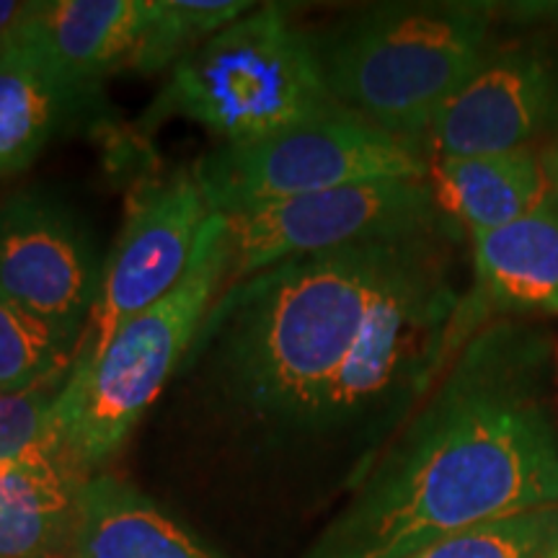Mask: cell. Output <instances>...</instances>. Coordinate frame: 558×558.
Wrapping results in <instances>:
<instances>
[{
    "label": "cell",
    "instance_id": "cell-1",
    "mask_svg": "<svg viewBox=\"0 0 558 558\" xmlns=\"http://www.w3.org/2000/svg\"><path fill=\"white\" fill-rule=\"evenodd\" d=\"M463 235L320 251L226 284L160 401L262 460L360 445L362 473L473 337L460 324Z\"/></svg>",
    "mask_w": 558,
    "mask_h": 558
},
{
    "label": "cell",
    "instance_id": "cell-2",
    "mask_svg": "<svg viewBox=\"0 0 558 558\" xmlns=\"http://www.w3.org/2000/svg\"><path fill=\"white\" fill-rule=\"evenodd\" d=\"M550 373L554 347L538 326H481L298 558H409L463 530L558 505Z\"/></svg>",
    "mask_w": 558,
    "mask_h": 558
},
{
    "label": "cell",
    "instance_id": "cell-3",
    "mask_svg": "<svg viewBox=\"0 0 558 558\" xmlns=\"http://www.w3.org/2000/svg\"><path fill=\"white\" fill-rule=\"evenodd\" d=\"M497 3L399 0L347 13L313 34L326 88L341 109L422 145L494 41Z\"/></svg>",
    "mask_w": 558,
    "mask_h": 558
},
{
    "label": "cell",
    "instance_id": "cell-4",
    "mask_svg": "<svg viewBox=\"0 0 558 558\" xmlns=\"http://www.w3.org/2000/svg\"><path fill=\"white\" fill-rule=\"evenodd\" d=\"M337 111L313 34L292 24L288 5L262 3L171 68L137 130L190 120L239 145Z\"/></svg>",
    "mask_w": 558,
    "mask_h": 558
},
{
    "label": "cell",
    "instance_id": "cell-5",
    "mask_svg": "<svg viewBox=\"0 0 558 558\" xmlns=\"http://www.w3.org/2000/svg\"><path fill=\"white\" fill-rule=\"evenodd\" d=\"M228 271L230 226L226 215L213 213L177 288L128 320L86 375L68 378L52 429L88 476L128 445L145 414L163 399L226 288Z\"/></svg>",
    "mask_w": 558,
    "mask_h": 558
},
{
    "label": "cell",
    "instance_id": "cell-6",
    "mask_svg": "<svg viewBox=\"0 0 558 558\" xmlns=\"http://www.w3.org/2000/svg\"><path fill=\"white\" fill-rule=\"evenodd\" d=\"M429 166L422 145L341 109L254 143H220L192 171L209 213L230 218L362 181L427 179Z\"/></svg>",
    "mask_w": 558,
    "mask_h": 558
},
{
    "label": "cell",
    "instance_id": "cell-7",
    "mask_svg": "<svg viewBox=\"0 0 558 558\" xmlns=\"http://www.w3.org/2000/svg\"><path fill=\"white\" fill-rule=\"evenodd\" d=\"M228 226L230 271L226 284L295 256L460 228L439 205L429 177L339 186L230 215Z\"/></svg>",
    "mask_w": 558,
    "mask_h": 558
},
{
    "label": "cell",
    "instance_id": "cell-8",
    "mask_svg": "<svg viewBox=\"0 0 558 558\" xmlns=\"http://www.w3.org/2000/svg\"><path fill=\"white\" fill-rule=\"evenodd\" d=\"M209 215L192 166L145 179L132 190L70 378L86 375L128 320L177 288Z\"/></svg>",
    "mask_w": 558,
    "mask_h": 558
},
{
    "label": "cell",
    "instance_id": "cell-9",
    "mask_svg": "<svg viewBox=\"0 0 558 558\" xmlns=\"http://www.w3.org/2000/svg\"><path fill=\"white\" fill-rule=\"evenodd\" d=\"M558 132V37L520 29L492 47L452 99L437 111L422 148L437 158L535 150Z\"/></svg>",
    "mask_w": 558,
    "mask_h": 558
},
{
    "label": "cell",
    "instance_id": "cell-10",
    "mask_svg": "<svg viewBox=\"0 0 558 558\" xmlns=\"http://www.w3.org/2000/svg\"><path fill=\"white\" fill-rule=\"evenodd\" d=\"M104 259L86 222L58 194L21 190L0 202V300L78 352Z\"/></svg>",
    "mask_w": 558,
    "mask_h": 558
},
{
    "label": "cell",
    "instance_id": "cell-11",
    "mask_svg": "<svg viewBox=\"0 0 558 558\" xmlns=\"http://www.w3.org/2000/svg\"><path fill=\"white\" fill-rule=\"evenodd\" d=\"M107 114L104 86L70 81L19 29L0 39V179L37 163L54 140L101 128Z\"/></svg>",
    "mask_w": 558,
    "mask_h": 558
},
{
    "label": "cell",
    "instance_id": "cell-12",
    "mask_svg": "<svg viewBox=\"0 0 558 558\" xmlns=\"http://www.w3.org/2000/svg\"><path fill=\"white\" fill-rule=\"evenodd\" d=\"M460 318L471 331L494 318L558 316V190L507 226L473 233Z\"/></svg>",
    "mask_w": 558,
    "mask_h": 558
},
{
    "label": "cell",
    "instance_id": "cell-13",
    "mask_svg": "<svg viewBox=\"0 0 558 558\" xmlns=\"http://www.w3.org/2000/svg\"><path fill=\"white\" fill-rule=\"evenodd\" d=\"M88 478L54 429L0 460V558H68Z\"/></svg>",
    "mask_w": 558,
    "mask_h": 558
},
{
    "label": "cell",
    "instance_id": "cell-14",
    "mask_svg": "<svg viewBox=\"0 0 558 558\" xmlns=\"http://www.w3.org/2000/svg\"><path fill=\"white\" fill-rule=\"evenodd\" d=\"M156 13L158 0H34L13 29L70 81L104 86L109 75L130 70Z\"/></svg>",
    "mask_w": 558,
    "mask_h": 558
},
{
    "label": "cell",
    "instance_id": "cell-15",
    "mask_svg": "<svg viewBox=\"0 0 558 558\" xmlns=\"http://www.w3.org/2000/svg\"><path fill=\"white\" fill-rule=\"evenodd\" d=\"M68 558H226L114 473L99 471L81 492Z\"/></svg>",
    "mask_w": 558,
    "mask_h": 558
},
{
    "label": "cell",
    "instance_id": "cell-16",
    "mask_svg": "<svg viewBox=\"0 0 558 558\" xmlns=\"http://www.w3.org/2000/svg\"><path fill=\"white\" fill-rule=\"evenodd\" d=\"M429 181L439 205L465 235L522 218L550 190L538 150L437 158L429 166Z\"/></svg>",
    "mask_w": 558,
    "mask_h": 558
},
{
    "label": "cell",
    "instance_id": "cell-17",
    "mask_svg": "<svg viewBox=\"0 0 558 558\" xmlns=\"http://www.w3.org/2000/svg\"><path fill=\"white\" fill-rule=\"evenodd\" d=\"M256 5L259 3L248 0H158L156 19L132 54L130 70L156 75L173 68L197 50L202 41L246 16Z\"/></svg>",
    "mask_w": 558,
    "mask_h": 558
},
{
    "label": "cell",
    "instance_id": "cell-18",
    "mask_svg": "<svg viewBox=\"0 0 558 558\" xmlns=\"http://www.w3.org/2000/svg\"><path fill=\"white\" fill-rule=\"evenodd\" d=\"M556 548L558 505H550L463 530L409 558H550Z\"/></svg>",
    "mask_w": 558,
    "mask_h": 558
},
{
    "label": "cell",
    "instance_id": "cell-19",
    "mask_svg": "<svg viewBox=\"0 0 558 558\" xmlns=\"http://www.w3.org/2000/svg\"><path fill=\"white\" fill-rule=\"evenodd\" d=\"M75 349L0 300V393L26 390L73 369Z\"/></svg>",
    "mask_w": 558,
    "mask_h": 558
},
{
    "label": "cell",
    "instance_id": "cell-20",
    "mask_svg": "<svg viewBox=\"0 0 558 558\" xmlns=\"http://www.w3.org/2000/svg\"><path fill=\"white\" fill-rule=\"evenodd\" d=\"M70 373L54 375L26 390L0 393V460L29 450L52 432V414Z\"/></svg>",
    "mask_w": 558,
    "mask_h": 558
},
{
    "label": "cell",
    "instance_id": "cell-21",
    "mask_svg": "<svg viewBox=\"0 0 558 558\" xmlns=\"http://www.w3.org/2000/svg\"><path fill=\"white\" fill-rule=\"evenodd\" d=\"M543 171H546V179L550 184V190H558V132L548 143H543L538 148Z\"/></svg>",
    "mask_w": 558,
    "mask_h": 558
},
{
    "label": "cell",
    "instance_id": "cell-22",
    "mask_svg": "<svg viewBox=\"0 0 558 558\" xmlns=\"http://www.w3.org/2000/svg\"><path fill=\"white\" fill-rule=\"evenodd\" d=\"M21 11H24V3H16V0H0V39L13 29Z\"/></svg>",
    "mask_w": 558,
    "mask_h": 558
},
{
    "label": "cell",
    "instance_id": "cell-23",
    "mask_svg": "<svg viewBox=\"0 0 558 558\" xmlns=\"http://www.w3.org/2000/svg\"><path fill=\"white\" fill-rule=\"evenodd\" d=\"M550 558H558V548H556V554H554V556H550Z\"/></svg>",
    "mask_w": 558,
    "mask_h": 558
}]
</instances>
